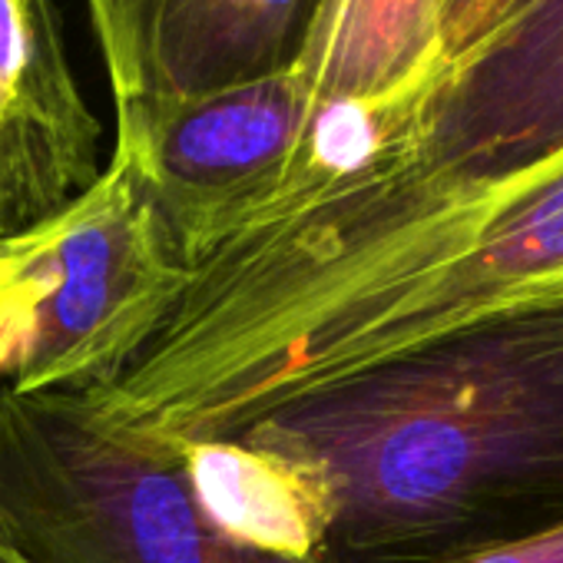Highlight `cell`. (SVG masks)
Returning a JSON list of instances; mask_svg holds the SVG:
<instances>
[{"instance_id": "30bf717a", "label": "cell", "mask_w": 563, "mask_h": 563, "mask_svg": "<svg viewBox=\"0 0 563 563\" xmlns=\"http://www.w3.org/2000/svg\"><path fill=\"white\" fill-rule=\"evenodd\" d=\"M196 507L235 543L282 556L329 553V514L309 474L242 438L176 451Z\"/></svg>"}, {"instance_id": "ba28073f", "label": "cell", "mask_w": 563, "mask_h": 563, "mask_svg": "<svg viewBox=\"0 0 563 563\" xmlns=\"http://www.w3.org/2000/svg\"><path fill=\"white\" fill-rule=\"evenodd\" d=\"M100 136L57 0H0V242L51 222L100 179Z\"/></svg>"}, {"instance_id": "7a4b0ae2", "label": "cell", "mask_w": 563, "mask_h": 563, "mask_svg": "<svg viewBox=\"0 0 563 563\" xmlns=\"http://www.w3.org/2000/svg\"><path fill=\"white\" fill-rule=\"evenodd\" d=\"M309 474L339 547L434 563L563 517V306L316 388L242 434Z\"/></svg>"}, {"instance_id": "8992f818", "label": "cell", "mask_w": 563, "mask_h": 563, "mask_svg": "<svg viewBox=\"0 0 563 563\" xmlns=\"http://www.w3.org/2000/svg\"><path fill=\"white\" fill-rule=\"evenodd\" d=\"M563 150V0H507L428 87L418 150L391 173L415 189H471Z\"/></svg>"}, {"instance_id": "52a82bcc", "label": "cell", "mask_w": 563, "mask_h": 563, "mask_svg": "<svg viewBox=\"0 0 563 563\" xmlns=\"http://www.w3.org/2000/svg\"><path fill=\"white\" fill-rule=\"evenodd\" d=\"M123 100H179L292 70L319 0H87Z\"/></svg>"}, {"instance_id": "3957f363", "label": "cell", "mask_w": 563, "mask_h": 563, "mask_svg": "<svg viewBox=\"0 0 563 563\" xmlns=\"http://www.w3.org/2000/svg\"><path fill=\"white\" fill-rule=\"evenodd\" d=\"M183 282L150 199L110 159L77 202L0 242L4 391L100 388L150 339Z\"/></svg>"}, {"instance_id": "4fadbf2b", "label": "cell", "mask_w": 563, "mask_h": 563, "mask_svg": "<svg viewBox=\"0 0 563 563\" xmlns=\"http://www.w3.org/2000/svg\"><path fill=\"white\" fill-rule=\"evenodd\" d=\"M563 306V272L537 282L533 289H527L504 316H517V312H537V309H560Z\"/></svg>"}, {"instance_id": "5bb4252c", "label": "cell", "mask_w": 563, "mask_h": 563, "mask_svg": "<svg viewBox=\"0 0 563 563\" xmlns=\"http://www.w3.org/2000/svg\"><path fill=\"white\" fill-rule=\"evenodd\" d=\"M0 563H37V560L8 533L4 523H0Z\"/></svg>"}, {"instance_id": "5b68a950", "label": "cell", "mask_w": 563, "mask_h": 563, "mask_svg": "<svg viewBox=\"0 0 563 563\" xmlns=\"http://www.w3.org/2000/svg\"><path fill=\"white\" fill-rule=\"evenodd\" d=\"M312 103L296 70L199 97L117 103L113 159L150 199L183 268L239 235L268 206Z\"/></svg>"}, {"instance_id": "8fae6325", "label": "cell", "mask_w": 563, "mask_h": 563, "mask_svg": "<svg viewBox=\"0 0 563 563\" xmlns=\"http://www.w3.org/2000/svg\"><path fill=\"white\" fill-rule=\"evenodd\" d=\"M434 563H563V517L547 520L527 533L481 543L461 553H451Z\"/></svg>"}, {"instance_id": "9c48e42d", "label": "cell", "mask_w": 563, "mask_h": 563, "mask_svg": "<svg viewBox=\"0 0 563 563\" xmlns=\"http://www.w3.org/2000/svg\"><path fill=\"white\" fill-rule=\"evenodd\" d=\"M441 64V0H319L292 70L319 100H388Z\"/></svg>"}, {"instance_id": "6da1fadb", "label": "cell", "mask_w": 563, "mask_h": 563, "mask_svg": "<svg viewBox=\"0 0 563 563\" xmlns=\"http://www.w3.org/2000/svg\"><path fill=\"white\" fill-rule=\"evenodd\" d=\"M563 272V150L471 189L375 179L216 245L100 395L133 441L183 451L500 319Z\"/></svg>"}, {"instance_id": "277c9868", "label": "cell", "mask_w": 563, "mask_h": 563, "mask_svg": "<svg viewBox=\"0 0 563 563\" xmlns=\"http://www.w3.org/2000/svg\"><path fill=\"white\" fill-rule=\"evenodd\" d=\"M0 523L37 563H332L229 540L176 454L110 431L77 395L0 388Z\"/></svg>"}, {"instance_id": "7c38bea8", "label": "cell", "mask_w": 563, "mask_h": 563, "mask_svg": "<svg viewBox=\"0 0 563 563\" xmlns=\"http://www.w3.org/2000/svg\"><path fill=\"white\" fill-rule=\"evenodd\" d=\"M504 4L507 0H441V60L448 64L461 57L487 31Z\"/></svg>"}, {"instance_id": "9a60e30c", "label": "cell", "mask_w": 563, "mask_h": 563, "mask_svg": "<svg viewBox=\"0 0 563 563\" xmlns=\"http://www.w3.org/2000/svg\"><path fill=\"white\" fill-rule=\"evenodd\" d=\"M0 388H4V296H0Z\"/></svg>"}]
</instances>
